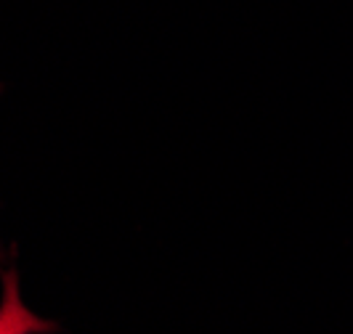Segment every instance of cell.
<instances>
[{
	"instance_id": "6da1fadb",
	"label": "cell",
	"mask_w": 353,
	"mask_h": 334,
	"mask_svg": "<svg viewBox=\"0 0 353 334\" xmlns=\"http://www.w3.org/2000/svg\"><path fill=\"white\" fill-rule=\"evenodd\" d=\"M56 326L37 318L24 302L19 292L17 273L8 271L3 279V300H0V334H48Z\"/></svg>"
}]
</instances>
